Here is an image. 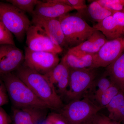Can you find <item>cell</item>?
I'll return each instance as SVG.
<instances>
[{
    "instance_id": "6da1fadb",
    "label": "cell",
    "mask_w": 124,
    "mask_h": 124,
    "mask_svg": "<svg viewBox=\"0 0 124 124\" xmlns=\"http://www.w3.org/2000/svg\"><path fill=\"white\" fill-rule=\"evenodd\" d=\"M16 71L15 74L17 76L50 108L61 109L64 106L55 86L45 75L38 73L23 64Z\"/></svg>"
},
{
    "instance_id": "7a4b0ae2",
    "label": "cell",
    "mask_w": 124,
    "mask_h": 124,
    "mask_svg": "<svg viewBox=\"0 0 124 124\" xmlns=\"http://www.w3.org/2000/svg\"><path fill=\"white\" fill-rule=\"evenodd\" d=\"M9 98L15 108L37 107L50 108L15 74L0 75Z\"/></svg>"
},
{
    "instance_id": "3957f363",
    "label": "cell",
    "mask_w": 124,
    "mask_h": 124,
    "mask_svg": "<svg viewBox=\"0 0 124 124\" xmlns=\"http://www.w3.org/2000/svg\"><path fill=\"white\" fill-rule=\"evenodd\" d=\"M68 49L78 46L88 39L95 29L77 13H68L58 18Z\"/></svg>"
},
{
    "instance_id": "277c9868",
    "label": "cell",
    "mask_w": 124,
    "mask_h": 124,
    "mask_svg": "<svg viewBox=\"0 0 124 124\" xmlns=\"http://www.w3.org/2000/svg\"><path fill=\"white\" fill-rule=\"evenodd\" d=\"M102 108L85 96L71 101L60 109V113L68 124H92L94 117Z\"/></svg>"
},
{
    "instance_id": "5b68a950",
    "label": "cell",
    "mask_w": 124,
    "mask_h": 124,
    "mask_svg": "<svg viewBox=\"0 0 124 124\" xmlns=\"http://www.w3.org/2000/svg\"><path fill=\"white\" fill-rule=\"evenodd\" d=\"M0 20L19 41L23 40L31 25L25 13L7 2L0 1Z\"/></svg>"
},
{
    "instance_id": "8992f818",
    "label": "cell",
    "mask_w": 124,
    "mask_h": 124,
    "mask_svg": "<svg viewBox=\"0 0 124 124\" xmlns=\"http://www.w3.org/2000/svg\"><path fill=\"white\" fill-rule=\"evenodd\" d=\"M95 69H70L69 89L65 94L69 99L71 101L81 99L96 84Z\"/></svg>"
},
{
    "instance_id": "52a82bcc",
    "label": "cell",
    "mask_w": 124,
    "mask_h": 124,
    "mask_svg": "<svg viewBox=\"0 0 124 124\" xmlns=\"http://www.w3.org/2000/svg\"><path fill=\"white\" fill-rule=\"evenodd\" d=\"M24 55L23 64L42 75L50 71L60 62L57 54L32 51L27 47L24 49Z\"/></svg>"
},
{
    "instance_id": "ba28073f",
    "label": "cell",
    "mask_w": 124,
    "mask_h": 124,
    "mask_svg": "<svg viewBox=\"0 0 124 124\" xmlns=\"http://www.w3.org/2000/svg\"><path fill=\"white\" fill-rule=\"evenodd\" d=\"M27 47L32 51L46 52L58 54L62 48L54 43L39 27L31 25L26 33Z\"/></svg>"
},
{
    "instance_id": "9c48e42d",
    "label": "cell",
    "mask_w": 124,
    "mask_h": 124,
    "mask_svg": "<svg viewBox=\"0 0 124 124\" xmlns=\"http://www.w3.org/2000/svg\"><path fill=\"white\" fill-rule=\"evenodd\" d=\"M124 53V37L108 40L99 51L94 54L89 68L107 67Z\"/></svg>"
},
{
    "instance_id": "30bf717a",
    "label": "cell",
    "mask_w": 124,
    "mask_h": 124,
    "mask_svg": "<svg viewBox=\"0 0 124 124\" xmlns=\"http://www.w3.org/2000/svg\"><path fill=\"white\" fill-rule=\"evenodd\" d=\"M24 60L23 52L15 45H0V75L16 71Z\"/></svg>"
},
{
    "instance_id": "8fae6325",
    "label": "cell",
    "mask_w": 124,
    "mask_h": 124,
    "mask_svg": "<svg viewBox=\"0 0 124 124\" xmlns=\"http://www.w3.org/2000/svg\"><path fill=\"white\" fill-rule=\"evenodd\" d=\"M100 31L108 40L124 37V13L113 12L100 22L93 26Z\"/></svg>"
},
{
    "instance_id": "7c38bea8",
    "label": "cell",
    "mask_w": 124,
    "mask_h": 124,
    "mask_svg": "<svg viewBox=\"0 0 124 124\" xmlns=\"http://www.w3.org/2000/svg\"><path fill=\"white\" fill-rule=\"evenodd\" d=\"M32 24L40 28L55 44L66 47L64 34L58 18L46 19L32 15Z\"/></svg>"
},
{
    "instance_id": "4fadbf2b",
    "label": "cell",
    "mask_w": 124,
    "mask_h": 124,
    "mask_svg": "<svg viewBox=\"0 0 124 124\" xmlns=\"http://www.w3.org/2000/svg\"><path fill=\"white\" fill-rule=\"evenodd\" d=\"M48 108L37 107L15 108L14 124H39L47 116Z\"/></svg>"
},
{
    "instance_id": "5bb4252c",
    "label": "cell",
    "mask_w": 124,
    "mask_h": 124,
    "mask_svg": "<svg viewBox=\"0 0 124 124\" xmlns=\"http://www.w3.org/2000/svg\"><path fill=\"white\" fill-rule=\"evenodd\" d=\"M73 10L75 9L72 7L55 0L41 1L36 6L32 16L46 19L58 18Z\"/></svg>"
},
{
    "instance_id": "9a60e30c",
    "label": "cell",
    "mask_w": 124,
    "mask_h": 124,
    "mask_svg": "<svg viewBox=\"0 0 124 124\" xmlns=\"http://www.w3.org/2000/svg\"><path fill=\"white\" fill-rule=\"evenodd\" d=\"M45 75L54 86L56 85L58 93L65 95L69 87L70 69L62 59L56 66Z\"/></svg>"
},
{
    "instance_id": "2e32d148",
    "label": "cell",
    "mask_w": 124,
    "mask_h": 124,
    "mask_svg": "<svg viewBox=\"0 0 124 124\" xmlns=\"http://www.w3.org/2000/svg\"><path fill=\"white\" fill-rule=\"evenodd\" d=\"M107 41L103 34L96 30L88 39L78 46L70 49L82 54H94L99 51Z\"/></svg>"
},
{
    "instance_id": "e0dca14e",
    "label": "cell",
    "mask_w": 124,
    "mask_h": 124,
    "mask_svg": "<svg viewBox=\"0 0 124 124\" xmlns=\"http://www.w3.org/2000/svg\"><path fill=\"white\" fill-rule=\"evenodd\" d=\"M94 55L81 53L69 49L62 59L70 69H84L91 66Z\"/></svg>"
},
{
    "instance_id": "ac0fdd59",
    "label": "cell",
    "mask_w": 124,
    "mask_h": 124,
    "mask_svg": "<svg viewBox=\"0 0 124 124\" xmlns=\"http://www.w3.org/2000/svg\"><path fill=\"white\" fill-rule=\"evenodd\" d=\"M106 68L111 81L124 92V53Z\"/></svg>"
},
{
    "instance_id": "d6986e66",
    "label": "cell",
    "mask_w": 124,
    "mask_h": 124,
    "mask_svg": "<svg viewBox=\"0 0 124 124\" xmlns=\"http://www.w3.org/2000/svg\"><path fill=\"white\" fill-rule=\"evenodd\" d=\"M91 3L85 9L78 12L79 15L86 14L91 20L96 23L100 22L109 16L113 12L101 5L97 0L90 1Z\"/></svg>"
},
{
    "instance_id": "ffe728a7",
    "label": "cell",
    "mask_w": 124,
    "mask_h": 124,
    "mask_svg": "<svg viewBox=\"0 0 124 124\" xmlns=\"http://www.w3.org/2000/svg\"><path fill=\"white\" fill-rule=\"evenodd\" d=\"M6 2L11 4L24 13L32 15L35 7L41 1L39 0H7Z\"/></svg>"
},
{
    "instance_id": "44dd1931",
    "label": "cell",
    "mask_w": 124,
    "mask_h": 124,
    "mask_svg": "<svg viewBox=\"0 0 124 124\" xmlns=\"http://www.w3.org/2000/svg\"><path fill=\"white\" fill-rule=\"evenodd\" d=\"M120 90L117 86L113 84L95 100L100 104V107L103 108L106 107Z\"/></svg>"
},
{
    "instance_id": "7402d4cb",
    "label": "cell",
    "mask_w": 124,
    "mask_h": 124,
    "mask_svg": "<svg viewBox=\"0 0 124 124\" xmlns=\"http://www.w3.org/2000/svg\"><path fill=\"white\" fill-rule=\"evenodd\" d=\"M98 2L112 12L124 13V0H97Z\"/></svg>"
},
{
    "instance_id": "603a6c76",
    "label": "cell",
    "mask_w": 124,
    "mask_h": 124,
    "mask_svg": "<svg viewBox=\"0 0 124 124\" xmlns=\"http://www.w3.org/2000/svg\"><path fill=\"white\" fill-rule=\"evenodd\" d=\"M15 45L13 36L0 20V45Z\"/></svg>"
},
{
    "instance_id": "cb8c5ba5",
    "label": "cell",
    "mask_w": 124,
    "mask_h": 124,
    "mask_svg": "<svg viewBox=\"0 0 124 124\" xmlns=\"http://www.w3.org/2000/svg\"><path fill=\"white\" fill-rule=\"evenodd\" d=\"M96 84L97 86L98 89L94 95V98L95 99L110 88L113 84L109 78H108L106 77H103L98 80Z\"/></svg>"
},
{
    "instance_id": "d4e9b609",
    "label": "cell",
    "mask_w": 124,
    "mask_h": 124,
    "mask_svg": "<svg viewBox=\"0 0 124 124\" xmlns=\"http://www.w3.org/2000/svg\"><path fill=\"white\" fill-rule=\"evenodd\" d=\"M124 100V92L120 90L106 107L110 115L116 110Z\"/></svg>"
},
{
    "instance_id": "484cf974",
    "label": "cell",
    "mask_w": 124,
    "mask_h": 124,
    "mask_svg": "<svg viewBox=\"0 0 124 124\" xmlns=\"http://www.w3.org/2000/svg\"><path fill=\"white\" fill-rule=\"evenodd\" d=\"M42 124H68L60 113L53 112L47 116Z\"/></svg>"
},
{
    "instance_id": "4316f807",
    "label": "cell",
    "mask_w": 124,
    "mask_h": 124,
    "mask_svg": "<svg viewBox=\"0 0 124 124\" xmlns=\"http://www.w3.org/2000/svg\"><path fill=\"white\" fill-rule=\"evenodd\" d=\"M56 2L72 7L79 12L87 7L85 0H55Z\"/></svg>"
},
{
    "instance_id": "83f0119b",
    "label": "cell",
    "mask_w": 124,
    "mask_h": 124,
    "mask_svg": "<svg viewBox=\"0 0 124 124\" xmlns=\"http://www.w3.org/2000/svg\"><path fill=\"white\" fill-rule=\"evenodd\" d=\"M108 116L114 121L124 124V100L116 110Z\"/></svg>"
},
{
    "instance_id": "f1b7e54d",
    "label": "cell",
    "mask_w": 124,
    "mask_h": 124,
    "mask_svg": "<svg viewBox=\"0 0 124 124\" xmlns=\"http://www.w3.org/2000/svg\"><path fill=\"white\" fill-rule=\"evenodd\" d=\"M92 124H121L111 119L108 116L98 112L93 119Z\"/></svg>"
},
{
    "instance_id": "f546056e",
    "label": "cell",
    "mask_w": 124,
    "mask_h": 124,
    "mask_svg": "<svg viewBox=\"0 0 124 124\" xmlns=\"http://www.w3.org/2000/svg\"><path fill=\"white\" fill-rule=\"evenodd\" d=\"M9 97L5 85L0 77V107L8 103Z\"/></svg>"
},
{
    "instance_id": "4dcf8cb0",
    "label": "cell",
    "mask_w": 124,
    "mask_h": 124,
    "mask_svg": "<svg viewBox=\"0 0 124 124\" xmlns=\"http://www.w3.org/2000/svg\"><path fill=\"white\" fill-rule=\"evenodd\" d=\"M10 119L5 111L0 107V124H10Z\"/></svg>"
}]
</instances>
